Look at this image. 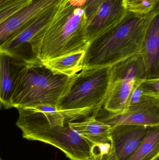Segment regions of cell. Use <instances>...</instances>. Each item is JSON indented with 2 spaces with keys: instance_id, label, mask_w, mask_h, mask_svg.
I'll return each mask as SVG.
<instances>
[{
  "instance_id": "7402d4cb",
  "label": "cell",
  "mask_w": 159,
  "mask_h": 160,
  "mask_svg": "<svg viewBox=\"0 0 159 160\" xmlns=\"http://www.w3.org/2000/svg\"><path fill=\"white\" fill-rule=\"evenodd\" d=\"M0 160H3L2 159V158L1 157V156H0Z\"/></svg>"
},
{
  "instance_id": "277c9868",
  "label": "cell",
  "mask_w": 159,
  "mask_h": 160,
  "mask_svg": "<svg viewBox=\"0 0 159 160\" xmlns=\"http://www.w3.org/2000/svg\"><path fill=\"white\" fill-rule=\"evenodd\" d=\"M76 75L68 77L55 74L41 62L26 64L16 77L10 100L11 108L57 107L69 91Z\"/></svg>"
},
{
  "instance_id": "5b68a950",
  "label": "cell",
  "mask_w": 159,
  "mask_h": 160,
  "mask_svg": "<svg viewBox=\"0 0 159 160\" xmlns=\"http://www.w3.org/2000/svg\"><path fill=\"white\" fill-rule=\"evenodd\" d=\"M111 83V67L82 68L57 107L64 114L65 122L98 115L105 102Z\"/></svg>"
},
{
  "instance_id": "d6986e66",
  "label": "cell",
  "mask_w": 159,
  "mask_h": 160,
  "mask_svg": "<svg viewBox=\"0 0 159 160\" xmlns=\"http://www.w3.org/2000/svg\"><path fill=\"white\" fill-rule=\"evenodd\" d=\"M105 0H86L84 6L87 23L92 19Z\"/></svg>"
},
{
  "instance_id": "8992f818",
  "label": "cell",
  "mask_w": 159,
  "mask_h": 160,
  "mask_svg": "<svg viewBox=\"0 0 159 160\" xmlns=\"http://www.w3.org/2000/svg\"><path fill=\"white\" fill-rule=\"evenodd\" d=\"M143 79H147L146 72L141 53L111 67V85L105 109L112 114L124 112L136 82Z\"/></svg>"
},
{
  "instance_id": "5bb4252c",
  "label": "cell",
  "mask_w": 159,
  "mask_h": 160,
  "mask_svg": "<svg viewBox=\"0 0 159 160\" xmlns=\"http://www.w3.org/2000/svg\"><path fill=\"white\" fill-rule=\"evenodd\" d=\"M97 116L93 114L83 121L68 122L67 125L93 144L111 142L113 127L96 119Z\"/></svg>"
},
{
  "instance_id": "2e32d148",
  "label": "cell",
  "mask_w": 159,
  "mask_h": 160,
  "mask_svg": "<svg viewBox=\"0 0 159 160\" xmlns=\"http://www.w3.org/2000/svg\"><path fill=\"white\" fill-rule=\"evenodd\" d=\"M159 157V127H150L144 140L127 160H156Z\"/></svg>"
},
{
  "instance_id": "ac0fdd59",
  "label": "cell",
  "mask_w": 159,
  "mask_h": 160,
  "mask_svg": "<svg viewBox=\"0 0 159 160\" xmlns=\"http://www.w3.org/2000/svg\"><path fill=\"white\" fill-rule=\"evenodd\" d=\"M33 0H7L0 6V24Z\"/></svg>"
},
{
  "instance_id": "30bf717a",
  "label": "cell",
  "mask_w": 159,
  "mask_h": 160,
  "mask_svg": "<svg viewBox=\"0 0 159 160\" xmlns=\"http://www.w3.org/2000/svg\"><path fill=\"white\" fill-rule=\"evenodd\" d=\"M150 127L120 125L113 127L111 144L117 160H127L143 142Z\"/></svg>"
},
{
  "instance_id": "7c38bea8",
  "label": "cell",
  "mask_w": 159,
  "mask_h": 160,
  "mask_svg": "<svg viewBox=\"0 0 159 160\" xmlns=\"http://www.w3.org/2000/svg\"><path fill=\"white\" fill-rule=\"evenodd\" d=\"M26 64L23 60L0 51V109L11 108L10 100L16 77Z\"/></svg>"
},
{
  "instance_id": "603a6c76",
  "label": "cell",
  "mask_w": 159,
  "mask_h": 160,
  "mask_svg": "<svg viewBox=\"0 0 159 160\" xmlns=\"http://www.w3.org/2000/svg\"><path fill=\"white\" fill-rule=\"evenodd\" d=\"M156 160H159V158H158Z\"/></svg>"
},
{
  "instance_id": "44dd1931",
  "label": "cell",
  "mask_w": 159,
  "mask_h": 160,
  "mask_svg": "<svg viewBox=\"0 0 159 160\" xmlns=\"http://www.w3.org/2000/svg\"><path fill=\"white\" fill-rule=\"evenodd\" d=\"M7 0H0V6L2 4L4 3Z\"/></svg>"
},
{
  "instance_id": "8fae6325",
  "label": "cell",
  "mask_w": 159,
  "mask_h": 160,
  "mask_svg": "<svg viewBox=\"0 0 159 160\" xmlns=\"http://www.w3.org/2000/svg\"><path fill=\"white\" fill-rule=\"evenodd\" d=\"M62 0H33L0 24V47L35 17Z\"/></svg>"
},
{
  "instance_id": "9c48e42d",
  "label": "cell",
  "mask_w": 159,
  "mask_h": 160,
  "mask_svg": "<svg viewBox=\"0 0 159 160\" xmlns=\"http://www.w3.org/2000/svg\"><path fill=\"white\" fill-rule=\"evenodd\" d=\"M128 11L123 0H105L86 27V39L89 43L115 27Z\"/></svg>"
},
{
  "instance_id": "6da1fadb",
  "label": "cell",
  "mask_w": 159,
  "mask_h": 160,
  "mask_svg": "<svg viewBox=\"0 0 159 160\" xmlns=\"http://www.w3.org/2000/svg\"><path fill=\"white\" fill-rule=\"evenodd\" d=\"M86 0H62L50 22L29 42L34 57L42 63L86 51Z\"/></svg>"
},
{
  "instance_id": "ba28073f",
  "label": "cell",
  "mask_w": 159,
  "mask_h": 160,
  "mask_svg": "<svg viewBox=\"0 0 159 160\" xmlns=\"http://www.w3.org/2000/svg\"><path fill=\"white\" fill-rule=\"evenodd\" d=\"M100 120L112 127L120 125L159 127V98H143L121 113L109 114Z\"/></svg>"
},
{
  "instance_id": "9a60e30c",
  "label": "cell",
  "mask_w": 159,
  "mask_h": 160,
  "mask_svg": "<svg viewBox=\"0 0 159 160\" xmlns=\"http://www.w3.org/2000/svg\"><path fill=\"white\" fill-rule=\"evenodd\" d=\"M85 51L70 55L56 57L43 63L53 73L62 74L68 77L74 76L82 70V62Z\"/></svg>"
},
{
  "instance_id": "e0dca14e",
  "label": "cell",
  "mask_w": 159,
  "mask_h": 160,
  "mask_svg": "<svg viewBox=\"0 0 159 160\" xmlns=\"http://www.w3.org/2000/svg\"><path fill=\"white\" fill-rule=\"evenodd\" d=\"M128 12L138 15L149 14L159 7V0H123Z\"/></svg>"
},
{
  "instance_id": "ffe728a7",
  "label": "cell",
  "mask_w": 159,
  "mask_h": 160,
  "mask_svg": "<svg viewBox=\"0 0 159 160\" xmlns=\"http://www.w3.org/2000/svg\"><path fill=\"white\" fill-rule=\"evenodd\" d=\"M94 160H117L112 146L109 153L101 157H94Z\"/></svg>"
},
{
  "instance_id": "7a4b0ae2",
  "label": "cell",
  "mask_w": 159,
  "mask_h": 160,
  "mask_svg": "<svg viewBox=\"0 0 159 160\" xmlns=\"http://www.w3.org/2000/svg\"><path fill=\"white\" fill-rule=\"evenodd\" d=\"M159 7L146 15L128 12L117 25L91 41L82 62V68L114 66L140 53L148 26Z\"/></svg>"
},
{
  "instance_id": "3957f363",
  "label": "cell",
  "mask_w": 159,
  "mask_h": 160,
  "mask_svg": "<svg viewBox=\"0 0 159 160\" xmlns=\"http://www.w3.org/2000/svg\"><path fill=\"white\" fill-rule=\"evenodd\" d=\"M49 105L18 108L16 125L24 139L50 145L62 151L71 160H94L93 144L67 125H49L47 114Z\"/></svg>"
},
{
  "instance_id": "52a82bcc",
  "label": "cell",
  "mask_w": 159,
  "mask_h": 160,
  "mask_svg": "<svg viewBox=\"0 0 159 160\" xmlns=\"http://www.w3.org/2000/svg\"><path fill=\"white\" fill-rule=\"evenodd\" d=\"M60 2L48 8L32 20L18 32L4 43L0 47V51L17 57L26 63L38 62L33 55L29 42L51 21Z\"/></svg>"
},
{
  "instance_id": "4fadbf2b",
  "label": "cell",
  "mask_w": 159,
  "mask_h": 160,
  "mask_svg": "<svg viewBox=\"0 0 159 160\" xmlns=\"http://www.w3.org/2000/svg\"><path fill=\"white\" fill-rule=\"evenodd\" d=\"M147 79L159 78V11L152 18L141 52Z\"/></svg>"
}]
</instances>
